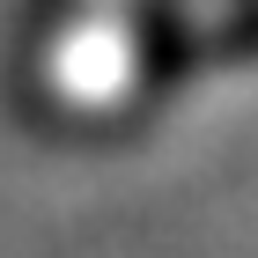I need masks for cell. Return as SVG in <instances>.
Instances as JSON below:
<instances>
[{"instance_id": "1", "label": "cell", "mask_w": 258, "mask_h": 258, "mask_svg": "<svg viewBox=\"0 0 258 258\" xmlns=\"http://www.w3.org/2000/svg\"><path fill=\"white\" fill-rule=\"evenodd\" d=\"M133 52H140V81H177V67L192 59V30L170 0H155L133 30Z\"/></svg>"}, {"instance_id": "2", "label": "cell", "mask_w": 258, "mask_h": 258, "mask_svg": "<svg viewBox=\"0 0 258 258\" xmlns=\"http://www.w3.org/2000/svg\"><path fill=\"white\" fill-rule=\"evenodd\" d=\"M59 8H67V0H37V15H59Z\"/></svg>"}]
</instances>
